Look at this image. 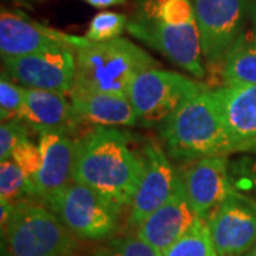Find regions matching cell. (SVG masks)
Instances as JSON below:
<instances>
[{
	"mask_svg": "<svg viewBox=\"0 0 256 256\" xmlns=\"http://www.w3.org/2000/svg\"><path fill=\"white\" fill-rule=\"evenodd\" d=\"M144 156L118 128L96 127L76 140L73 181L98 192L121 212L138 190Z\"/></svg>",
	"mask_w": 256,
	"mask_h": 256,
	"instance_id": "obj_1",
	"label": "cell"
},
{
	"mask_svg": "<svg viewBox=\"0 0 256 256\" xmlns=\"http://www.w3.org/2000/svg\"><path fill=\"white\" fill-rule=\"evenodd\" d=\"M168 156L194 161L234 152L216 94L202 88L184 101L161 130Z\"/></svg>",
	"mask_w": 256,
	"mask_h": 256,
	"instance_id": "obj_2",
	"label": "cell"
},
{
	"mask_svg": "<svg viewBox=\"0 0 256 256\" xmlns=\"http://www.w3.org/2000/svg\"><path fill=\"white\" fill-rule=\"evenodd\" d=\"M76 76L72 92H98L127 96L138 74L156 62L127 38L92 42L82 37L74 50Z\"/></svg>",
	"mask_w": 256,
	"mask_h": 256,
	"instance_id": "obj_3",
	"label": "cell"
},
{
	"mask_svg": "<svg viewBox=\"0 0 256 256\" xmlns=\"http://www.w3.org/2000/svg\"><path fill=\"white\" fill-rule=\"evenodd\" d=\"M2 239L6 256H72L77 246L52 210L28 200L16 205Z\"/></svg>",
	"mask_w": 256,
	"mask_h": 256,
	"instance_id": "obj_4",
	"label": "cell"
},
{
	"mask_svg": "<svg viewBox=\"0 0 256 256\" xmlns=\"http://www.w3.org/2000/svg\"><path fill=\"white\" fill-rule=\"evenodd\" d=\"M43 205L62 220L74 238L108 240L118 229L121 210L98 192L82 184L70 182Z\"/></svg>",
	"mask_w": 256,
	"mask_h": 256,
	"instance_id": "obj_5",
	"label": "cell"
},
{
	"mask_svg": "<svg viewBox=\"0 0 256 256\" xmlns=\"http://www.w3.org/2000/svg\"><path fill=\"white\" fill-rule=\"evenodd\" d=\"M204 86L184 74L161 68H148L138 74L128 90V100L144 126L165 121L184 101Z\"/></svg>",
	"mask_w": 256,
	"mask_h": 256,
	"instance_id": "obj_6",
	"label": "cell"
},
{
	"mask_svg": "<svg viewBox=\"0 0 256 256\" xmlns=\"http://www.w3.org/2000/svg\"><path fill=\"white\" fill-rule=\"evenodd\" d=\"M127 30L196 78L205 76L196 20L190 23H168L138 13L137 18L128 23Z\"/></svg>",
	"mask_w": 256,
	"mask_h": 256,
	"instance_id": "obj_7",
	"label": "cell"
},
{
	"mask_svg": "<svg viewBox=\"0 0 256 256\" xmlns=\"http://www.w3.org/2000/svg\"><path fill=\"white\" fill-rule=\"evenodd\" d=\"M220 256H245L256 245V200L235 186L206 218Z\"/></svg>",
	"mask_w": 256,
	"mask_h": 256,
	"instance_id": "obj_8",
	"label": "cell"
},
{
	"mask_svg": "<svg viewBox=\"0 0 256 256\" xmlns=\"http://www.w3.org/2000/svg\"><path fill=\"white\" fill-rule=\"evenodd\" d=\"M202 54L210 66L224 60L244 32L248 0H194Z\"/></svg>",
	"mask_w": 256,
	"mask_h": 256,
	"instance_id": "obj_9",
	"label": "cell"
},
{
	"mask_svg": "<svg viewBox=\"0 0 256 256\" xmlns=\"http://www.w3.org/2000/svg\"><path fill=\"white\" fill-rule=\"evenodd\" d=\"M3 73L26 88L70 96L76 76V54L72 48H53L3 58Z\"/></svg>",
	"mask_w": 256,
	"mask_h": 256,
	"instance_id": "obj_10",
	"label": "cell"
},
{
	"mask_svg": "<svg viewBox=\"0 0 256 256\" xmlns=\"http://www.w3.org/2000/svg\"><path fill=\"white\" fill-rule=\"evenodd\" d=\"M185 194L198 218L206 220L234 190L226 156H205L188 161L178 170Z\"/></svg>",
	"mask_w": 256,
	"mask_h": 256,
	"instance_id": "obj_11",
	"label": "cell"
},
{
	"mask_svg": "<svg viewBox=\"0 0 256 256\" xmlns=\"http://www.w3.org/2000/svg\"><path fill=\"white\" fill-rule=\"evenodd\" d=\"M142 156V176L130 205V224L136 228L172 196L178 184V171L158 142L148 141Z\"/></svg>",
	"mask_w": 256,
	"mask_h": 256,
	"instance_id": "obj_12",
	"label": "cell"
},
{
	"mask_svg": "<svg viewBox=\"0 0 256 256\" xmlns=\"http://www.w3.org/2000/svg\"><path fill=\"white\" fill-rule=\"evenodd\" d=\"M82 38L47 28L22 13L2 10L0 14V53L3 58L34 54L53 48L76 50Z\"/></svg>",
	"mask_w": 256,
	"mask_h": 256,
	"instance_id": "obj_13",
	"label": "cell"
},
{
	"mask_svg": "<svg viewBox=\"0 0 256 256\" xmlns=\"http://www.w3.org/2000/svg\"><path fill=\"white\" fill-rule=\"evenodd\" d=\"M38 146L42 165L33 185L32 198L43 204L73 182L76 140L63 131H46L40 134Z\"/></svg>",
	"mask_w": 256,
	"mask_h": 256,
	"instance_id": "obj_14",
	"label": "cell"
},
{
	"mask_svg": "<svg viewBox=\"0 0 256 256\" xmlns=\"http://www.w3.org/2000/svg\"><path fill=\"white\" fill-rule=\"evenodd\" d=\"M214 92L234 152L250 151L256 146V86L225 82Z\"/></svg>",
	"mask_w": 256,
	"mask_h": 256,
	"instance_id": "obj_15",
	"label": "cell"
},
{
	"mask_svg": "<svg viewBox=\"0 0 256 256\" xmlns=\"http://www.w3.org/2000/svg\"><path fill=\"white\" fill-rule=\"evenodd\" d=\"M198 220L178 174L172 196L137 226V235L161 254L182 236Z\"/></svg>",
	"mask_w": 256,
	"mask_h": 256,
	"instance_id": "obj_16",
	"label": "cell"
},
{
	"mask_svg": "<svg viewBox=\"0 0 256 256\" xmlns=\"http://www.w3.org/2000/svg\"><path fill=\"white\" fill-rule=\"evenodd\" d=\"M74 120L77 124L96 127H131L138 122L137 112L127 96L98 92H72Z\"/></svg>",
	"mask_w": 256,
	"mask_h": 256,
	"instance_id": "obj_17",
	"label": "cell"
},
{
	"mask_svg": "<svg viewBox=\"0 0 256 256\" xmlns=\"http://www.w3.org/2000/svg\"><path fill=\"white\" fill-rule=\"evenodd\" d=\"M37 132L63 131L77 126L68 96L62 92L26 88L20 118Z\"/></svg>",
	"mask_w": 256,
	"mask_h": 256,
	"instance_id": "obj_18",
	"label": "cell"
},
{
	"mask_svg": "<svg viewBox=\"0 0 256 256\" xmlns=\"http://www.w3.org/2000/svg\"><path fill=\"white\" fill-rule=\"evenodd\" d=\"M225 82L256 86V33L242 32L222 64Z\"/></svg>",
	"mask_w": 256,
	"mask_h": 256,
	"instance_id": "obj_19",
	"label": "cell"
},
{
	"mask_svg": "<svg viewBox=\"0 0 256 256\" xmlns=\"http://www.w3.org/2000/svg\"><path fill=\"white\" fill-rule=\"evenodd\" d=\"M162 256H220L214 246L206 220L198 218L181 238L162 252Z\"/></svg>",
	"mask_w": 256,
	"mask_h": 256,
	"instance_id": "obj_20",
	"label": "cell"
},
{
	"mask_svg": "<svg viewBox=\"0 0 256 256\" xmlns=\"http://www.w3.org/2000/svg\"><path fill=\"white\" fill-rule=\"evenodd\" d=\"M30 196L26 175L13 160L0 161V201L18 205Z\"/></svg>",
	"mask_w": 256,
	"mask_h": 256,
	"instance_id": "obj_21",
	"label": "cell"
},
{
	"mask_svg": "<svg viewBox=\"0 0 256 256\" xmlns=\"http://www.w3.org/2000/svg\"><path fill=\"white\" fill-rule=\"evenodd\" d=\"M92 256H162L160 250L136 235L111 238L97 248Z\"/></svg>",
	"mask_w": 256,
	"mask_h": 256,
	"instance_id": "obj_22",
	"label": "cell"
},
{
	"mask_svg": "<svg viewBox=\"0 0 256 256\" xmlns=\"http://www.w3.org/2000/svg\"><path fill=\"white\" fill-rule=\"evenodd\" d=\"M128 26L127 18L116 12H101L92 18L86 38L92 42H108L118 38Z\"/></svg>",
	"mask_w": 256,
	"mask_h": 256,
	"instance_id": "obj_23",
	"label": "cell"
},
{
	"mask_svg": "<svg viewBox=\"0 0 256 256\" xmlns=\"http://www.w3.org/2000/svg\"><path fill=\"white\" fill-rule=\"evenodd\" d=\"M26 87L13 82L9 76L2 73L0 80V118L2 121L18 120L24 104Z\"/></svg>",
	"mask_w": 256,
	"mask_h": 256,
	"instance_id": "obj_24",
	"label": "cell"
},
{
	"mask_svg": "<svg viewBox=\"0 0 256 256\" xmlns=\"http://www.w3.org/2000/svg\"><path fill=\"white\" fill-rule=\"evenodd\" d=\"M10 160H13L20 166L23 174L26 175L28 185H30V196H32L33 185H34L37 174L40 171V165H42V151H40V146H38V144L32 142L28 138V140L22 141L14 148Z\"/></svg>",
	"mask_w": 256,
	"mask_h": 256,
	"instance_id": "obj_25",
	"label": "cell"
},
{
	"mask_svg": "<svg viewBox=\"0 0 256 256\" xmlns=\"http://www.w3.org/2000/svg\"><path fill=\"white\" fill-rule=\"evenodd\" d=\"M28 126L22 120L2 121L0 126V161L12 158L14 148L24 140H28Z\"/></svg>",
	"mask_w": 256,
	"mask_h": 256,
	"instance_id": "obj_26",
	"label": "cell"
},
{
	"mask_svg": "<svg viewBox=\"0 0 256 256\" xmlns=\"http://www.w3.org/2000/svg\"><path fill=\"white\" fill-rule=\"evenodd\" d=\"M250 151H255L254 146ZM230 172H235L239 176V185H246L248 188L256 192V158H242L232 166Z\"/></svg>",
	"mask_w": 256,
	"mask_h": 256,
	"instance_id": "obj_27",
	"label": "cell"
},
{
	"mask_svg": "<svg viewBox=\"0 0 256 256\" xmlns=\"http://www.w3.org/2000/svg\"><path fill=\"white\" fill-rule=\"evenodd\" d=\"M88 4H92L94 8H110V6H116V4H121L124 3L126 0H82Z\"/></svg>",
	"mask_w": 256,
	"mask_h": 256,
	"instance_id": "obj_28",
	"label": "cell"
},
{
	"mask_svg": "<svg viewBox=\"0 0 256 256\" xmlns=\"http://www.w3.org/2000/svg\"><path fill=\"white\" fill-rule=\"evenodd\" d=\"M248 10L254 22V32L256 33V0H248Z\"/></svg>",
	"mask_w": 256,
	"mask_h": 256,
	"instance_id": "obj_29",
	"label": "cell"
},
{
	"mask_svg": "<svg viewBox=\"0 0 256 256\" xmlns=\"http://www.w3.org/2000/svg\"><path fill=\"white\" fill-rule=\"evenodd\" d=\"M245 256H256V245L252 248V249H250V250H249V252H248Z\"/></svg>",
	"mask_w": 256,
	"mask_h": 256,
	"instance_id": "obj_30",
	"label": "cell"
}]
</instances>
